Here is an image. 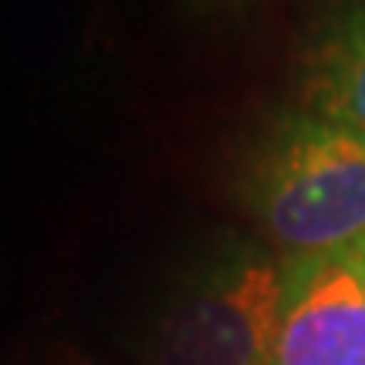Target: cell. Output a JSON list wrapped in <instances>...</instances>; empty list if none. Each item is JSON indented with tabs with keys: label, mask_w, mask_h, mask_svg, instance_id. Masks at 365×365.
Wrapping results in <instances>:
<instances>
[{
	"label": "cell",
	"mask_w": 365,
	"mask_h": 365,
	"mask_svg": "<svg viewBox=\"0 0 365 365\" xmlns=\"http://www.w3.org/2000/svg\"><path fill=\"white\" fill-rule=\"evenodd\" d=\"M284 264L230 244L200 264L156 328L153 365H267Z\"/></svg>",
	"instance_id": "obj_2"
},
{
	"label": "cell",
	"mask_w": 365,
	"mask_h": 365,
	"mask_svg": "<svg viewBox=\"0 0 365 365\" xmlns=\"http://www.w3.org/2000/svg\"><path fill=\"white\" fill-rule=\"evenodd\" d=\"M267 365H365V247L287 257Z\"/></svg>",
	"instance_id": "obj_3"
},
{
	"label": "cell",
	"mask_w": 365,
	"mask_h": 365,
	"mask_svg": "<svg viewBox=\"0 0 365 365\" xmlns=\"http://www.w3.org/2000/svg\"><path fill=\"white\" fill-rule=\"evenodd\" d=\"M240 193L287 257L365 247V135L304 108L287 112L250 149Z\"/></svg>",
	"instance_id": "obj_1"
},
{
	"label": "cell",
	"mask_w": 365,
	"mask_h": 365,
	"mask_svg": "<svg viewBox=\"0 0 365 365\" xmlns=\"http://www.w3.org/2000/svg\"><path fill=\"white\" fill-rule=\"evenodd\" d=\"M58 365H85V362H78L75 355H68V359H61V362H58Z\"/></svg>",
	"instance_id": "obj_6"
},
{
	"label": "cell",
	"mask_w": 365,
	"mask_h": 365,
	"mask_svg": "<svg viewBox=\"0 0 365 365\" xmlns=\"http://www.w3.org/2000/svg\"><path fill=\"white\" fill-rule=\"evenodd\" d=\"M304 112L365 135V0H325L298 54Z\"/></svg>",
	"instance_id": "obj_4"
},
{
	"label": "cell",
	"mask_w": 365,
	"mask_h": 365,
	"mask_svg": "<svg viewBox=\"0 0 365 365\" xmlns=\"http://www.w3.org/2000/svg\"><path fill=\"white\" fill-rule=\"evenodd\" d=\"M261 0H176L186 17L203 21V24H227V21H240L247 17Z\"/></svg>",
	"instance_id": "obj_5"
}]
</instances>
